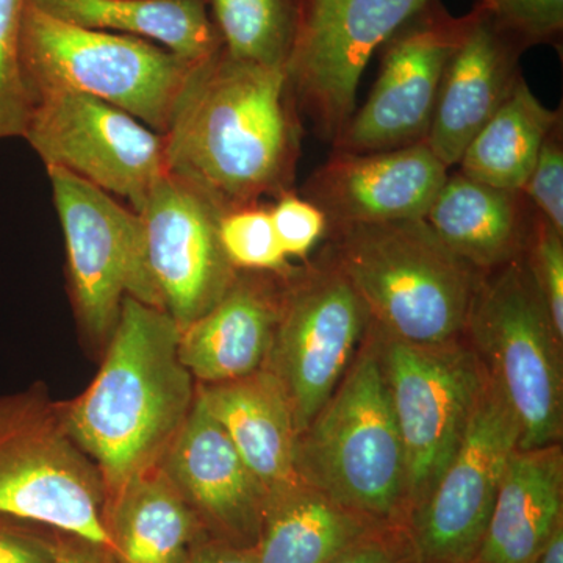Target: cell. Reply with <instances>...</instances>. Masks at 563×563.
<instances>
[{
	"mask_svg": "<svg viewBox=\"0 0 563 563\" xmlns=\"http://www.w3.org/2000/svg\"><path fill=\"white\" fill-rule=\"evenodd\" d=\"M295 472L355 512L407 523L406 454L372 322L342 383L296 437Z\"/></svg>",
	"mask_w": 563,
	"mask_h": 563,
	"instance_id": "4",
	"label": "cell"
},
{
	"mask_svg": "<svg viewBox=\"0 0 563 563\" xmlns=\"http://www.w3.org/2000/svg\"><path fill=\"white\" fill-rule=\"evenodd\" d=\"M563 526L561 443L514 451L474 563H532Z\"/></svg>",
	"mask_w": 563,
	"mask_h": 563,
	"instance_id": "20",
	"label": "cell"
},
{
	"mask_svg": "<svg viewBox=\"0 0 563 563\" xmlns=\"http://www.w3.org/2000/svg\"><path fill=\"white\" fill-rule=\"evenodd\" d=\"M0 518V563H52L55 548L31 533L18 531Z\"/></svg>",
	"mask_w": 563,
	"mask_h": 563,
	"instance_id": "35",
	"label": "cell"
},
{
	"mask_svg": "<svg viewBox=\"0 0 563 563\" xmlns=\"http://www.w3.org/2000/svg\"><path fill=\"white\" fill-rule=\"evenodd\" d=\"M269 214L277 240L288 258H306L328 232V218L309 199L290 190L280 195Z\"/></svg>",
	"mask_w": 563,
	"mask_h": 563,
	"instance_id": "32",
	"label": "cell"
},
{
	"mask_svg": "<svg viewBox=\"0 0 563 563\" xmlns=\"http://www.w3.org/2000/svg\"><path fill=\"white\" fill-rule=\"evenodd\" d=\"M65 236L74 310L92 342H109L128 296L157 307L144 258L143 225L109 192L65 169L47 168Z\"/></svg>",
	"mask_w": 563,
	"mask_h": 563,
	"instance_id": "10",
	"label": "cell"
},
{
	"mask_svg": "<svg viewBox=\"0 0 563 563\" xmlns=\"http://www.w3.org/2000/svg\"><path fill=\"white\" fill-rule=\"evenodd\" d=\"M57 20L135 36L191 63L210 60L224 47L210 0H29Z\"/></svg>",
	"mask_w": 563,
	"mask_h": 563,
	"instance_id": "24",
	"label": "cell"
},
{
	"mask_svg": "<svg viewBox=\"0 0 563 563\" xmlns=\"http://www.w3.org/2000/svg\"><path fill=\"white\" fill-rule=\"evenodd\" d=\"M329 229L331 261L354 285L377 328L422 346L465 339L485 274L455 255L426 220Z\"/></svg>",
	"mask_w": 563,
	"mask_h": 563,
	"instance_id": "3",
	"label": "cell"
},
{
	"mask_svg": "<svg viewBox=\"0 0 563 563\" xmlns=\"http://www.w3.org/2000/svg\"><path fill=\"white\" fill-rule=\"evenodd\" d=\"M21 63L32 98L49 88L84 92L161 135L172 128L192 70L201 65L151 41L57 20L31 2L22 21Z\"/></svg>",
	"mask_w": 563,
	"mask_h": 563,
	"instance_id": "6",
	"label": "cell"
},
{
	"mask_svg": "<svg viewBox=\"0 0 563 563\" xmlns=\"http://www.w3.org/2000/svg\"><path fill=\"white\" fill-rule=\"evenodd\" d=\"M424 220L455 255L488 274L525 254L533 210L520 191L457 172L448 174Z\"/></svg>",
	"mask_w": 563,
	"mask_h": 563,
	"instance_id": "22",
	"label": "cell"
},
{
	"mask_svg": "<svg viewBox=\"0 0 563 563\" xmlns=\"http://www.w3.org/2000/svg\"><path fill=\"white\" fill-rule=\"evenodd\" d=\"M76 542L55 548L52 563H111L114 561V555L103 548L79 539H76Z\"/></svg>",
	"mask_w": 563,
	"mask_h": 563,
	"instance_id": "37",
	"label": "cell"
},
{
	"mask_svg": "<svg viewBox=\"0 0 563 563\" xmlns=\"http://www.w3.org/2000/svg\"><path fill=\"white\" fill-rule=\"evenodd\" d=\"M198 396L268 498L298 481V433L287 396L272 372L262 368L232 383L198 384Z\"/></svg>",
	"mask_w": 563,
	"mask_h": 563,
	"instance_id": "21",
	"label": "cell"
},
{
	"mask_svg": "<svg viewBox=\"0 0 563 563\" xmlns=\"http://www.w3.org/2000/svg\"><path fill=\"white\" fill-rule=\"evenodd\" d=\"M331 563H422L407 523L377 526Z\"/></svg>",
	"mask_w": 563,
	"mask_h": 563,
	"instance_id": "34",
	"label": "cell"
},
{
	"mask_svg": "<svg viewBox=\"0 0 563 563\" xmlns=\"http://www.w3.org/2000/svg\"><path fill=\"white\" fill-rule=\"evenodd\" d=\"M372 314L332 261L285 276L265 368L279 380L296 433L306 431L357 357Z\"/></svg>",
	"mask_w": 563,
	"mask_h": 563,
	"instance_id": "9",
	"label": "cell"
},
{
	"mask_svg": "<svg viewBox=\"0 0 563 563\" xmlns=\"http://www.w3.org/2000/svg\"><path fill=\"white\" fill-rule=\"evenodd\" d=\"M523 258L555 336L563 342V233L533 213Z\"/></svg>",
	"mask_w": 563,
	"mask_h": 563,
	"instance_id": "31",
	"label": "cell"
},
{
	"mask_svg": "<svg viewBox=\"0 0 563 563\" xmlns=\"http://www.w3.org/2000/svg\"><path fill=\"white\" fill-rule=\"evenodd\" d=\"M222 250L236 272H291L290 258L282 250L269 207L254 203L225 211L220 221Z\"/></svg>",
	"mask_w": 563,
	"mask_h": 563,
	"instance_id": "28",
	"label": "cell"
},
{
	"mask_svg": "<svg viewBox=\"0 0 563 563\" xmlns=\"http://www.w3.org/2000/svg\"><path fill=\"white\" fill-rule=\"evenodd\" d=\"M29 0H0V140L24 136L32 96L21 63L22 21Z\"/></svg>",
	"mask_w": 563,
	"mask_h": 563,
	"instance_id": "29",
	"label": "cell"
},
{
	"mask_svg": "<svg viewBox=\"0 0 563 563\" xmlns=\"http://www.w3.org/2000/svg\"><path fill=\"white\" fill-rule=\"evenodd\" d=\"M499 31L525 52L536 46H561L563 0H479Z\"/></svg>",
	"mask_w": 563,
	"mask_h": 563,
	"instance_id": "30",
	"label": "cell"
},
{
	"mask_svg": "<svg viewBox=\"0 0 563 563\" xmlns=\"http://www.w3.org/2000/svg\"><path fill=\"white\" fill-rule=\"evenodd\" d=\"M158 466L213 539L254 551L268 496L198 395Z\"/></svg>",
	"mask_w": 563,
	"mask_h": 563,
	"instance_id": "17",
	"label": "cell"
},
{
	"mask_svg": "<svg viewBox=\"0 0 563 563\" xmlns=\"http://www.w3.org/2000/svg\"><path fill=\"white\" fill-rule=\"evenodd\" d=\"M385 525L296 481L266 499L257 563H331Z\"/></svg>",
	"mask_w": 563,
	"mask_h": 563,
	"instance_id": "25",
	"label": "cell"
},
{
	"mask_svg": "<svg viewBox=\"0 0 563 563\" xmlns=\"http://www.w3.org/2000/svg\"><path fill=\"white\" fill-rule=\"evenodd\" d=\"M559 124L561 110L548 109L521 77L463 152L459 172L492 187L521 192L544 141Z\"/></svg>",
	"mask_w": 563,
	"mask_h": 563,
	"instance_id": "26",
	"label": "cell"
},
{
	"mask_svg": "<svg viewBox=\"0 0 563 563\" xmlns=\"http://www.w3.org/2000/svg\"><path fill=\"white\" fill-rule=\"evenodd\" d=\"M185 563H257V559L252 550L210 539L199 543Z\"/></svg>",
	"mask_w": 563,
	"mask_h": 563,
	"instance_id": "36",
	"label": "cell"
},
{
	"mask_svg": "<svg viewBox=\"0 0 563 563\" xmlns=\"http://www.w3.org/2000/svg\"><path fill=\"white\" fill-rule=\"evenodd\" d=\"M521 195L544 221L563 233V143L562 124L550 133L537 157Z\"/></svg>",
	"mask_w": 563,
	"mask_h": 563,
	"instance_id": "33",
	"label": "cell"
},
{
	"mask_svg": "<svg viewBox=\"0 0 563 563\" xmlns=\"http://www.w3.org/2000/svg\"><path fill=\"white\" fill-rule=\"evenodd\" d=\"M136 213L158 309L187 328L220 302L240 273L222 250L225 210L195 185L166 174Z\"/></svg>",
	"mask_w": 563,
	"mask_h": 563,
	"instance_id": "15",
	"label": "cell"
},
{
	"mask_svg": "<svg viewBox=\"0 0 563 563\" xmlns=\"http://www.w3.org/2000/svg\"><path fill=\"white\" fill-rule=\"evenodd\" d=\"M431 0H301L287 65L299 111L322 140L335 141L357 109L363 70L374 52Z\"/></svg>",
	"mask_w": 563,
	"mask_h": 563,
	"instance_id": "12",
	"label": "cell"
},
{
	"mask_svg": "<svg viewBox=\"0 0 563 563\" xmlns=\"http://www.w3.org/2000/svg\"><path fill=\"white\" fill-rule=\"evenodd\" d=\"M372 324L406 454L412 510L457 450L483 390L485 372L463 339L422 346L393 339L373 320Z\"/></svg>",
	"mask_w": 563,
	"mask_h": 563,
	"instance_id": "8",
	"label": "cell"
},
{
	"mask_svg": "<svg viewBox=\"0 0 563 563\" xmlns=\"http://www.w3.org/2000/svg\"><path fill=\"white\" fill-rule=\"evenodd\" d=\"M165 139L168 174L225 211L292 190L302 128L287 70L224 47L192 70Z\"/></svg>",
	"mask_w": 563,
	"mask_h": 563,
	"instance_id": "1",
	"label": "cell"
},
{
	"mask_svg": "<svg viewBox=\"0 0 563 563\" xmlns=\"http://www.w3.org/2000/svg\"><path fill=\"white\" fill-rule=\"evenodd\" d=\"M120 563H185L203 526L161 466L132 477L107 501Z\"/></svg>",
	"mask_w": 563,
	"mask_h": 563,
	"instance_id": "23",
	"label": "cell"
},
{
	"mask_svg": "<svg viewBox=\"0 0 563 563\" xmlns=\"http://www.w3.org/2000/svg\"><path fill=\"white\" fill-rule=\"evenodd\" d=\"M523 49L499 31L483 3L470 11L465 36L444 69L426 144L448 169L492 120L521 79Z\"/></svg>",
	"mask_w": 563,
	"mask_h": 563,
	"instance_id": "18",
	"label": "cell"
},
{
	"mask_svg": "<svg viewBox=\"0 0 563 563\" xmlns=\"http://www.w3.org/2000/svg\"><path fill=\"white\" fill-rule=\"evenodd\" d=\"M520 426L485 374L472 417L442 476L407 525L422 563H474Z\"/></svg>",
	"mask_w": 563,
	"mask_h": 563,
	"instance_id": "13",
	"label": "cell"
},
{
	"mask_svg": "<svg viewBox=\"0 0 563 563\" xmlns=\"http://www.w3.org/2000/svg\"><path fill=\"white\" fill-rule=\"evenodd\" d=\"M532 563H563V526L555 531L542 554Z\"/></svg>",
	"mask_w": 563,
	"mask_h": 563,
	"instance_id": "38",
	"label": "cell"
},
{
	"mask_svg": "<svg viewBox=\"0 0 563 563\" xmlns=\"http://www.w3.org/2000/svg\"><path fill=\"white\" fill-rule=\"evenodd\" d=\"M179 339L168 313L128 296L95 380L60 402L70 435L102 474L107 501L161 463L195 406L198 385Z\"/></svg>",
	"mask_w": 563,
	"mask_h": 563,
	"instance_id": "2",
	"label": "cell"
},
{
	"mask_svg": "<svg viewBox=\"0 0 563 563\" xmlns=\"http://www.w3.org/2000/svg\"><path fill=\"white\" fill-rule=\"evenodd\" d=\"M285 276L240 272L217 306L180 329V361L198 384L232 383L265 368Z\"/></svg>",
	"mask_w": 563,
	"mask_h": 563,
	"instance_id": "19",
	"label": "cell"
},
{
	"mask_svg": "<svg viewBox=\"0 0 563 563\" xmlns=\"http://www.w3.org/2000/svg\"><path fill=\"white\" fill-rule=\"evenodd\" d=\"M46 168L65 169L140 210L168 174L165 139L101 99L49 88L35 92L22 136Z\"/></svg>",
	"mask_w": 563,
	"mask_h": 563,
	"instance_id": "11",
	"label": "cell"
},
{
	"mask_svg": "<svg viewBox=\"0 0 563 563\" xmlns=\"http://www.w3.org/2000/svg\"><path fill=\"white\" fill-rule=\"evenodd\" d=\"M210 11L229 57L287 70L301 0H210Z\"/></svg>",
	"mask_w": 563,
	"mask_h": 563,
	"instance_id": "27",
	"label": "cell"
},
{
	"mask_svg": "<svg viewBox=\"0 0 563 563\" xmlns=\"http://www.w3.org/2000/svg\"><path fill=\"white\" fill-rule=\"evenodd\" d=\"M0 518L60 529L117 559L102 474L43 384L0 396Z\"/></svg>",
	"mask_w": 563,
	"mask_h": 563,
	"instance_id": "5",
	"label": "cell"
},
{
	"mask_svg": "<svg viewBox=\"0 0 563 563\" xmlns=\"http://www.w3.org/2000/svg\"><path fill=\"white\" fill-rule=\"evenodd\" d=\"M520 426V450L561 443L562 342L523 255L485 274L465 332Z\"/></svg>",
	"mask_w": 563,
	"mask_h": 563,
	"instance_id": "7",
	"label": "cell"
},
{
	"mask_svg": "<svg viewBox=\"0 0 563 563\" xmlns=\"http://www.w3.org/2000/svg\"><path fill=\"white\" fill-rule=\"evenodd\" d=\"M450 169L426 141L398 150L333 151L306 184L329 228L424 220Z\"/></svg>",
	"mask_w": 563,
	"mask_h": 563,
	"instance_id": "16",
	"label": "cell"
},
{
	"mask_svg": "<svg viewBox=\"0 0 563 563\" xmlns=\"http://www.w3.org/2000/svg\"><path fill=\"white\" fill-rule=\"evenodd\" d=\"M470 13L453 16L431 0L380 46L368 99L333 141V151L398 150L428 136L444 69L465 36Z\"/></svg>",
	"mask_w": 563,
	"mask_h": 563,
	"instance_id": "14",
	"label": "cell"
}]
</instances>
